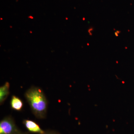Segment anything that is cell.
Returning <instances> with one entry per match:
<instances>
[{
    "label": "cell",
    "mask_w": 134,
    "mask_h": 134,
    "mask_svg": "<svg viewBox=\"0 0 134 134\" xmlns=\"http://www.w3.org/2000/svg\"><path fill=\"white\" fill-rule=\"evenodd\" d=\"M25 97L35 117L40 119L46 117L48 101L43 91L36 86H32L25 92Z\"/></svg>",
    "instance_id": "6da1fadb"
},
{
    "label": "cell",
    "mask_w": 134,
    "mask_h": 134,
    "mask_svg": "<svg viewBox=\"0 0 134 134\" xmlns=\"http://www.w3.org/2000/svg\"><path fill=\"white\" fill-rule=\"evenodd\" d=\"M22 132L11 116L5 117L0 121V134H19Z\"/></svg>",
    "instance_id": "7a4b0ae2"
},
{
    "label": "cell",
    "mask_w": 134,
    "mask_h": 134,
    "mask_svg": "<svg viewBox=\"0 0 134 134\" xmlns=\"http://www.w3.org/2000/svg\"><path fill=\"white\" fill-rule=\"evenodd\" d=\"M23 122L25 128L30 133L42 134L44 132L45 130L42 129L40 125L34 121L25 119L24 120Z\"/></svg>",
    "instance_id": "3957f363"
},
{
    "label": "cell",
    "mask_w": 134,
    "mask_h": 134,
    "mask_svg": "<svg viewBox=\"0 0 134 134\" xmlns=\"http://www.w3.org/2000/svg\"><path fill=\"white\" fill-rule=\"evenodd\" d=\"M10 84L8 82L5 83L0 87V104H2L7 98L9 94Z\"/></svg>",
    "instance_id": "277c9868"
},
{
    "label": "cell",
    "mask_w": 134,
    "mask_h": 134,
    "mask_svg": "<svg viewBox=\"0 0 134 134\" xmlns=\"http://www.w3.org/2000/svg\"><path fill=\"white\" fill-rule=\"evenodd\" d=\"M11 108L16 111H20L22 110L23 107V103L22 100L16 96H12L10 102Z\"/></svg>",
    "instance_id": "5b68a950"
},
{
    "label": "cell",
    "mask_w": 134,
    "mask_h": 134,
    "mask_svg": "<svg viewBox=\"0 0 134 134\" xmlns=\"http://www.w3.org/2000/svg\"><path fill=\"white\" fill-rule=\"evenodd\" d=\"M42 134H61L58 131L53 130L47 129L45 130L44 132Z\"/></svg>",
    "instance_id": "8992f818"
},
{
    "label": "cell",
    "mask_w": 134,
    "mask_h": 134,
    "mask_svg": "<svg viewBox=\"0 0 134 134\" xmlns=\"http://www.w3.org/2000/svg\"><path fill=\"white\" fill-rule=\"evenodd\" d=\"M93 29L92 28H90V29H89L88 32L90 35H92V31H93Z\"/></svg>",
    "instance_id": "52a82bcc"
},
{
    "label": "cell",
    "mask_w": 134,
    "mask_h": 134,
    "mask_svg": "<svg viewBox=\"0 0 134 134\" xmlns=\"http://www.w3.org/2000/svg\"><path fill=\"white\" fill-rule=\"evenodd\" d=\"M29 132H22L21 133L19 134H29Z\"/></svg>",
    "instance_id": "ba28073f"
},
{
    "label": "cell",
    "mask_w": 134,
    "mask_h": 134,
    "mask_svg": "<svg viewBox=\"0 0 134 134\" xmlns=\"http://www.w3.org/2000/svg\"><path fill=\"white\" fill-rule=\"evenodd\" d=\"M29 18H31V19H33V17L30 16L29 17Z\"/></svg>",
    "instance_id": "9c48e42d"
},
{
    "label": "cell",
    "mask_w": 134,
    "mask_h": 134,
    "mask_svg": "<svg viewBox=\"0 0 134 134\" xmlns=\"http://www.w3.org/2000/svg\"><path fill=\"white\" fill-rule=\"evenodd\" d=\"M30 33H32V32L31 31H30Z\"/></svg>",
    "instance_id": "30bf717a"
},
{
    "label": "cell",
    "mask_w": 134,
    "mask_h": 134,
    "mask_svg": "<svg viewBox=\"0 0 134 134\" xmlns=\"http://www.w3.org/2000/svg\"><path fill=\"white\" fill-rule=\"evenodd\" d=\"M1 19H2V18H1Z\"/></svg>",
    "instance_id": "8fae6325"
}]
</instances>
